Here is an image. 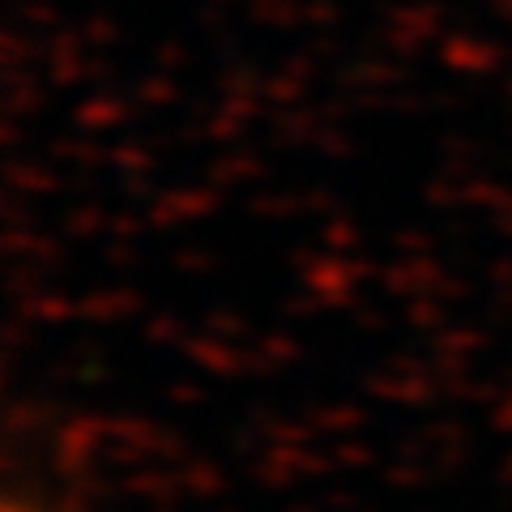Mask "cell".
<instances>
[{
  "label": "cell",
  "instance_id": "6da1fadb",
  "mask_svg": "<svg viewBox=\"0 0 512 512\" xmlns=\"http://www.w3.org/2000/svg\"><path fill=\"white\" fill-rule=\"evenodd\" d=\"M9 512H86V508H69V504L43 500V495H30L26 504H9Z\"/></svg>",
  "mask_w": 512,
  "mask_h": 512
}]
</instances>
